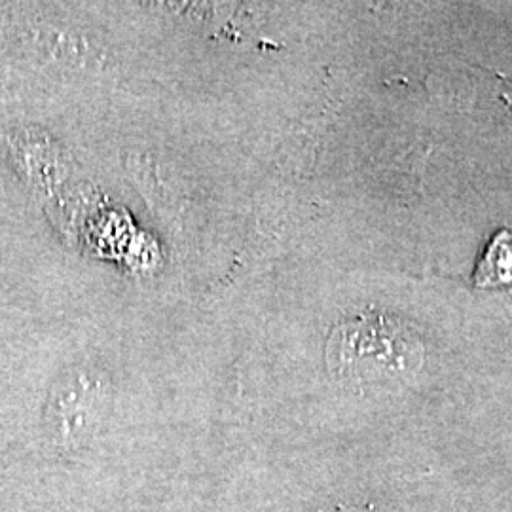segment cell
I'll return each mask as SVG.
<instances>
[{
	"label": "cell",
	"instance_id": "7a4b0ae2",
	"mask_svg": "<svg viewBox=\"0 0 512 512\" xmlns=\"http://www.w3.org/2000/svg\"><path fill=\"white\" fill-rule=\"evenodd\" d=\"M473 281L478 289L512 287V230L501 228L488 241L476 260Z\"/></svg>",
	"mask_w": 512,
	"mask_h": 512
},
{
	"label": "cell",
	"instance_id": "6da1fadb",
	"mask_svg": "<svg viewBox=\"0 0 512 512\" xmlns=\"http://www.w3.org/2000/svg\"><path fill=\"white\" fill-rule=\"evenodd\" d=\"M403 330L382 317H359L340 325L329 340V366L342 378L374 380L403 368Z\"/></svg>",
	"mask_w": 512,
	"mask_h": 512
}]
</instances>
